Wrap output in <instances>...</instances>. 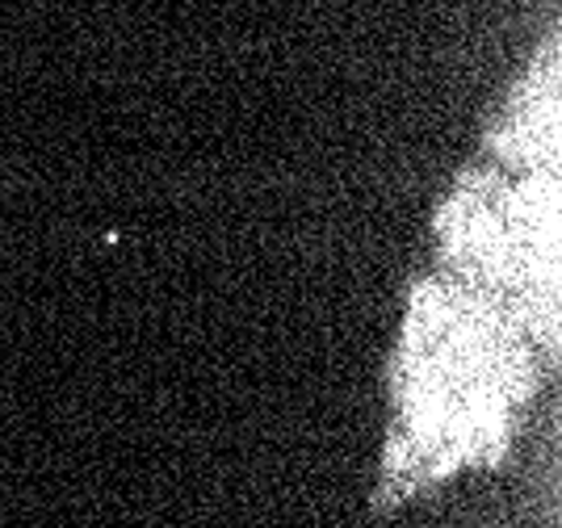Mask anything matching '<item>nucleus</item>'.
Returning a JSON list of instances; mask_svg holds the SVG:
<instances>
[{"label": "nucleus", "instance_id": "nucleus-1", "mask_svg": "<svg viewBox=\"0 0 562 528\" xmlns=\"http://www.w3.org/2000/svg\"><path fill=\"white\" fill-rule=\"evenodd\" d=\"M525 319L487 294L432 281L403 327L395 369L398 428L382 474V504L495 458L516 407L533 391Z\"/></svg>", "mask_w": 562, "mask_h": 528}, {"label": "nucleus", "instance_id": "nucleus-2", "mask_svg": "<svg viewBox=\"0 0 562 528\" xmlns=\"http://www.w3.org/2000/svg\"><path fill=\"white\" fill-rule=\"evenodd\" d=\"M554 164L520 184L479 172L441 218L449 260L513 306L529 332H538V315L554 332Z\"/></svg>", "mask_w": 562, "mask_h": 528}]
</instances>
